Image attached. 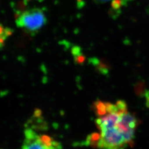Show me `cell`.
I'll return each instance as SVG.
<instances>
[{
	"instance_id": "obj_1",
	"label": "cell",
	"mask_w": 149,
	"mask_h": 149,
	"mask_svg": "<svg viewBox=\"0 0 149 149\" xmlns=\"http://www.w3.org/2000/svg\"><path fill=\"white\" fill-rule=\"evenodd\" d=\"M98 118L96 125L100 134L96 146L100 149H127L134 143L139 120L129 112L125 102L116 103L98 101L95 103Z\"/></svg>"
},
{
	"instance_id": "obj_8",
	"label": "cell",
	"mask_w": 149,
	"mask_h": 149,
	"mask_svg": "<svg viewBox=\"0 0 149 149\" xmlns=\"http://www.w3.org/2000/svg\"><path fill=\"white\" fill-rule=\"evenodd\" d=\"M55 149H64L63 148V146H62V145H61V144H60V143H58V144L56 145V148H55Z\"/></svg>"
},
{
	"instance_id": "obj_4",
	"label": "cell",
	"mask_w": 149,
	"mask_h": 149,
	"mask_svg": "<svg viewBox=\"0 0 149 149\" xmlns=\"http://www.w3.org/2000/svg\"><path fill=\"white\" fill-rule=\"evenodd\" d=\"M13 33V31L10 28H3V26L1 25V47H3V43L5 42L6 39L10 36Z\"/></svg>"
},
{
	"instance_id": "obj_3",
	"label": "cell",
	"mask_w": 149,
	"mask_h": 149,
	"mask_svg": "<svg viewBox=\"0 0 149 149\" xmlns=\"http://www.w3.org/2000/svg\"><path fill=\"white\" fill-rule=\"evenodd\" d=\"M21 149H55L58 141L47 135H40L31 128L24 130Z\"/></svg>"
},
{
	"instance_id": "obj_5",
	"label": "cell",
	"mask_w": 149,
	"mask_h": 149,
	"mask_svg": "<svg viewBox=\"0 0 149 149\" xmlns=\"http://www.w3.org/2000/svg\"><path fill=\"white\" fill-rule=\"evenodd\" d=\"M75 62L77 64H82L85 61V56L82 54L79 53L74 55Z\"/></svg>"
},
{
	"instance_id": "obj_9",
	"label": "cell",
	"mask_w": 149,
	"mask_h": 149,
	"mask_svg": "<svg viewBox=\"0 0 149 149\" xmlns=\"http://www.w3.org/2000/svg\"><path fill=\"white\" fill-rule=\"evenodd\" d=\"M26 1H31V0H26Z\"/></svg>"
},
{
	"instance_id": "obj_7",
	"label": "cell",
	"mask_w": 149,
	"mask_h": 149,
	"mask_svg": "<svg viewBox=\"0 0 149 149\" xmlns=\"http://www.w3.org/2000/svg\"><path fill=\"white\" fill-rule=\"evenodd\" d=\"M110 0H93V1L95 2H96L98 4H101V3H105L107 2L108 1H109Z\"/></svg>"
},
{
	"instance_id": "obj_6",
	"label": "cell",
	"mask_w": 149,
	"mask_h": 149,
	"mask_svg": "<svg viewBox=\"0 0 149 149\" xmlns=\"http://www.w3.org/2000/svg\"><path fill=\"white\" fill-rule=\"evenodd\" d=\"M122 0H113L112 2V8L114 10H118L122 5Z\"/></svg>"
},
{
	"instance_id": "obj_2",
	"label": "cell",
	"mask_w": 149,
	"mask_h": 149,
	"mask_svg": "<svg viewBox=\"0 0 149 149\" xmlns=\"http://www.w3.org/2000/svg\"><path fill=\"white\" fill-rule=\"evenodd\" d=\"M47 22L43 11L39 8H33L22 12L16 19L17 27L28 33L38 32Z\"/></svg>"
}]
</instances>
